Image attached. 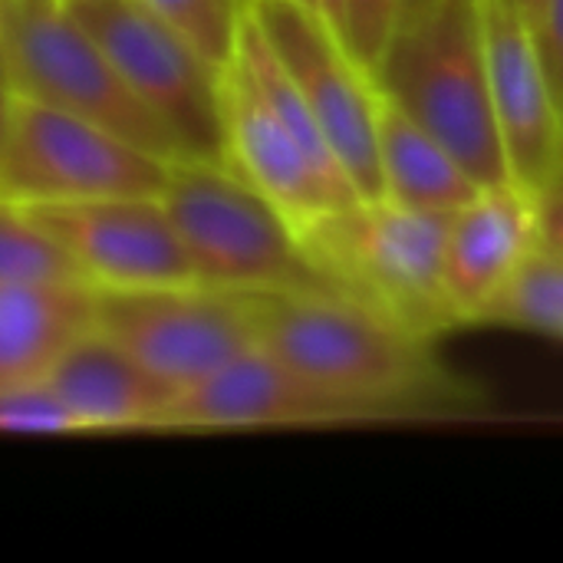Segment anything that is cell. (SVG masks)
<instances>
[{
    "label": "cell",
    "mask_w": 563,
    "mask_h": 563,
    "mask_svg": "<svg viewBox=\"0 0 563 563\" xmlns=\"http://www.w3.org/2000/svg\"><path fill=\"white\" fill-rule=\"evenodd\" d=\"M449 214L360 198L303 231V244L336 290H346L419 336L459 327L445 297Z\"/></svg>",
    "instance_id": "obj_4"
},
{
    "label": "cell",
    "mask_w": 563,
    "mask_h": 563,
    "mask_svg": "<svg viewBox=\"0 0 563 563\" xmlns=\"http://www.w3.org/2000/svg\"><path fill=\"white\" fill-rule=\"evenodd\" d=\"M538 244L534 195L518 181L488 185L449 214L442 277L459 327L482 320Z\"/></svg>",
    "instance_id": "obj_14"
},
{
    "label": "cell",
    "mask_w": 563,
    "mask_h": 563,
    "mask_svg": "<svg viewBox=\"0 0 563 563\" xmlns=\"http://www.w3.org/2000/svg\"><path fill=\"white\" fill-rule=\"evenodd\" d=\"M43 386L76 419L79 432H162L165 409L175 396L96 327L59 356Z\"/></svg>",
    "instance_id": "obj_15"
},
{
    "label": "cell",
    "mask_w": 563,
    "mask_h": 563,
    "mask_svg": "<svg viewBox=\"0 0 563 563\" xmlns=\"http://www.w3.org/2000/svg\"><path fill=\"white\" fill-rule=\"evenodd\" d=\"M0 432L7 435H79L76 419L46 386L0 389Z\"/></svg>",
    "instance_id": "obj_22"
},
{
    "label": "cell",
    "mask_w": 563,
    "mask_h": 563,
    "mask_svg": "<svg viewBox=\"0 0 563 563\" xmlns=\"http://www.w3.org/2000/svg\"><path fill=\"white\" fill-rule=\"evenodd\" d=\"M224 162L280 208L300 234L313 221L360 201L353 185L327 175L307 155L234 59L224 66Z\"/></svg>",
    "instance_id": "obj_13"
},
{
    "label": "cell",
    "mask_w": 563,
    "mask_h": 563,
    "mask_svg": "<svg viewBox=\"0 0 563 563\" xmlns=\"http://www.w3.org/2000/svg\"><path fill=\"white\" fill-rule=\"evenodd\" d=\"M531 195H534V211H538L541 247L563 257V155Z\"/></svg>",
    "instance_id": "obj_24"
},
{
    "label": "cell",
    "mask_w": 563,
    "mask_h": 563,
    "mask_svg": "<svg viewBox=\"0 0 563 563\" xmlns=\"http://www.w3.org/2000/svg\"><path fill=\"white\" fill-rule=\"evenodd\" d=\"M158 16H165L181 36H188L218 69L234 56L247 0H142Z\"/></svg>",
    "instance_id": "obj_20"
},
{
    "label": "cell",
    "mask_w": 563,
    "mask_h": 563,
    "mask_svg": "<svg viewBox=\"0 0 563 563\" xmlns=\"http://www.w3.org/2000/svg\"><path fill=\"white\" fill-rule=\"evenodd\" d=\"M525 13H528V20H534V13H538V7H541V0H515Z\"/></svg>",
    "instance_id": "obj_27"
},
{
    "label": "cell",
    "mask_w": 563,
    "mask_h": 563,
    "mask_svg": "<svg viewBox=\"0 0 563 563\" xmlns=\"http://www.w3.org/2000/svg\"><path fill=\"white\" fill-rule=\"evenodd\" d=\"M10 102H13V89L0 59V155H3V142H7V122H10Z\"/></svg>",
    "instance_id": "obj_26"
},
{
    "label": "cell",
    "mask_w": 563,
    "mask_h": 563,
    "mask_svg": "<svg viewBox=\"0 0 563 563\" xmlns=\"http://www.w3.org/2000/svg\"><path fill=\"white\" fill-rule=\"evenodd\" d=\"M0 280L89 287L69 247L30 211L26 201L10 195H0Z\"/></svg>",
    "instance_id": "obj_18"
},
{
    "label": "cell",
    "mask_w": 563,
    "mask_h": 563,
    "mask_svg": "<svg viewBox=\"0 0 563 563\" xmlns=\"http://www.w3.org/2000/svg\"><path fill=\"white\" fill-rule=\"evenodd\" d=\"M0 59L13 96L82 115L165 162L181 158L66 0H0Z\"/></svg>",
    "instance_id": "obj_5"
},
{
    "label": "cell",
    "mask_w": 563,
    "mask_h": 563,
    "mask_svg": "<svg viewBox=\"0 0 563 563\" xmlns=\"http://www.w3.org/2000/svg\"><path fill=\"white\" fill-rule=\"evenodd\" d=\"M92 327L165 389L181 393L257 343L247 294L214 287L96 290Z\"/></svg>",
    "instance_id": "obj_8"
},
{
    "label": "cell",
    "mask_w": 563,
    "mask_h": 563,
    "mask_svg": "<svg viewBox=\"0 0 563 563\" xmlns=\"http://www.w3.org/2000/svg\"><path fill=\"white\" fill-rule=\"evenodd\" d=\"M531 26H534L538 49H541V59H544V69H548V79H551V89H554L563 119V0H541Z\"/></svg>",
    "instance_id": "obj_23"
},
{
    "label": "cell",
    "mask_w": 563,
    "mask_h": 563,
    "mask_svg": "<svg viewBox=\"0 0 563 563\" xmlns=\"http://www.w3.org/2000/svg\"><path fill=\"white\" fill-rule=\"evenodd\" d=\"M247 13L300 89L360 198H379V86L373 76L297 0H247Z\"/></svg>",
    "instance_id": "obj_9"
},
{
    "label": "cell",
    "mask_w": 563,
    "mask_h": 563,
    "mask_svg": "<svg viewBox=\"0 0 563 563\" xmlns=\"http://www.w3.org/2000/svg\"><path fill=\"white\" fill-rule=\"evenodd\" d=\"M96 290L86 284L0 280V389L43 386L59 356L92 330Z\"/></svg>",
    "instance_id": "obj_16"
},
{
    "label": "cell",
    "mask_w": 563,
    "mask_h": 563,
    "mask_svg": "<svg viewBox=\"0 0 563 563\" xmlns=\"http://www.w3.org/2000/svg\"><path fill=\"white\" fill-rule=\"evenodd\" d=\"M158 198L205 287L247 297L333 287L290 218L228 162H172Z\"/></svg>",
    "instance_id": "obj_3"
},
{
    "label": "cell",
    "mask_w": 563,
    "mask_h": 563,
    "mask_svg": "<svg viewBox=\"0 0 563 563\" xmlns=\"http://www.w3.org/2000/svg\"><path fill=\"white\" fill-rule=\"evenodd\" d=\"M492 106L511 181L534 191L563 155V119L534 26L515 0H478Z\"/></svg>",
    "instance_id": "obj_12"
},
{
    "label": "cell",
    "mask_w": 563,
    "mask_h": 563,
    "mask_svg": "<svg viewBox=\"0 0 563 563\" xmlns=\"http://www.w3.org/2000/svg\"><path fill=\"white\" fill-rule=\"evenodd\" d=\"M26 205L69 247L92 290H158L201 284L158 195Z\"/></svg>",
    "instance_id": "obj_10"
},
{
    "label": "cell",
    "mask_w": 563,
    "mask_h": 563,
    "mask_svg": "<svg viewBox=\"0 0 563 563\" xmlns=\"http://www.w3.org/2000/svg\"><path fill=\"white\" fill-rule=\"evenodd\" d=\"M478 323H501L563 340V257L538 244Z\"/></svg>",
    "instance_id": "obj_19"
},
{
    "label": "cell",
    "mask_w": 563,
    "mask_h": 563,
    "mask_svg": "<svg viewBox=\"0 0 563 563\" xmlns=\"http://www.w3.org/2000/svg\"><path fill=\"white\" fill-rule=\"evenodd\" d=\"M373 82L488 188L511 181L492 106L478 0H412Z\"/></svg>",
    "instance_id": "obj_2"
},
{
    "label": "cell",
    "mask_w": 563,
    "mask_h": 563,
    "mask_svg": "<svg viewBox=\"0 0 563 563\" xmlns=\"http://www.w3.org/2000/svg\"><path fill=\"white\" fill-rule=\"evenodd\" d=\"M307 13H313L340 43H343V0H297Z\"/></svg>",
    "instance_id": "obj_25"
},
{
    "label": "cell",
    "mask_w": 563,
    "mask_h": 563,
    "mask_svg": "<svg viewBox=\"0 0 563 563\" xmlns=\"http://www.w3.org/2000/svg\"><path fill=\"white\" fill-rule=\"evenodd\" d=\"M373 419L363 406L303 379L271 350L254 343L201 383L172 396L162 432H228L336 426Z\"/></svg>",
    "instance_id": "obj_11"
},
{
    "label": "cell",
    "mask_w": 563,
    "mask_h": 563,
    "mask_svg": "<svg viewBox=\"0 0 563 563\" xmlns=\"http://www.w3.org/2000/svg\"><path fill=\"white\" fill-rule=\"evenodd\" d=\"M376 155L383 198H393L406 208L452 214L485 188L449 145H442L426 125H419L383 92L376 119Z\"/></svg>",
    "instance_id": "obj_17"
},
{
    "label": "cell",
    "mask_w": 563,
    "mask_h": 563,
    "mask_svg": "<svg viewBox=\"0 0 563 563\" xmlns=\"http://www.w3.org/2000/svg\"><path fill=\"white\" fill-rule=\"evenodd\" d=\"M412 0H343V46L373 76Z\"/></svg>",
    "instance_id": "obj_21"
},
{
    "label": "cell",
    "mask_w": 563,
    "mask_h": 563,
    "mask_svg": "<svg viewBox=\"0 0 563 563\" xmlns=\"http://www.w3.org/2000/svg\"><path fill=\"white\" fill-rule=\"evenodd\" d=\"M251 303L264 350L373 419L435 406L452 389L432 360L429 336L346 290L254 294Z\"/></svg>",
    "instance_id": "obj_1"
},
{
    "label": "cell",
    "mask_w": 563,
    "mask_h": 563,
    "mask_svg": "<svg viewBox=\"0 0 563 563\" xmlns=\"http://www.w3.org/2000/svg\"><path fill=\"white\" fill-rule=\"evenodd\" d=\"M168 165L82 115L13 96L0 155V195L16 201L158 195Z\"/></svg>",
    "instance_id": "obj_7"
},
{
    "label": "cell",
    "mask_w": 563,
    "mask_h": 563,
    "mask_svg": "<svg viewBox=\"0 0 563 563\" xmlns=\"http://www.w3.org/2000/svg\"><path fill=\"white\" fill-rule=\"evenodd\" d=\"M181 158L224 162V69L142 0H66Z\"/></svg>",
    "instance_id": "obj_6"
}]
</instances>
